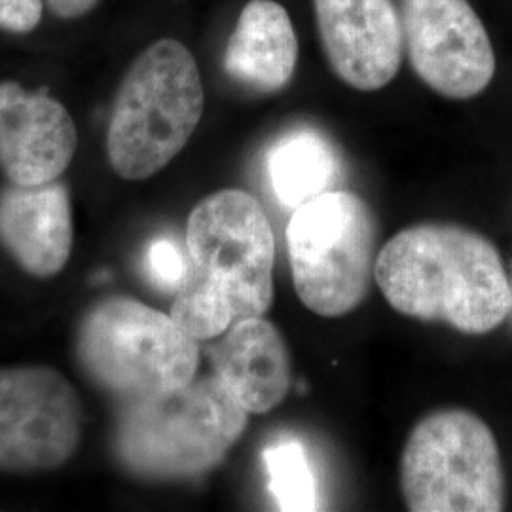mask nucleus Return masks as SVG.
Instances as JSON below:
<instances>
[{
  "label": "nucleus",
  "instance_id": "nucleus-10",
  "mask_svg": "<svg viewBox=\"0 0 512 512\" xmlns=\"http://www.w3.org/2000/svg\"><path fill=\"white\" fill-rule=\"evenodd\" d=\"M327 63L346 86L378 92L401 71L404 37L395 0H313Z\"/></svg>",
  "mask_w": 512,
  "mask_h": 512
},
{
  "label": "nucleus",
  "instance_id": "nucleus-9",
  "mask_svg": "<svg viewBox=\"0 0 512 512\" xmlns=\"http://www.w3.org/2000/svg\"><path fill=\"white\" fill-rule=\"evenodd\" d=\"M80 403L52 368L0 370V469L48 471L71 458L80 440Z\"/></svg>",
  "mask_w": 512,
  "mask_h": 512
},
{
  "label": "nucleus",
  "instance_id": "nucleus-2",
  "mask_svg": "<svg viewBox=\"0 0 512 512\" xmlns=\"http://www.w3.org/2000/svg\"><path fill=\"white\" fill-rule=\"evenodd\" d=\"M188 272L171 317L196 340H213L274 302L275 239L264 207L243 190H220L186 226Z\"/></svg>",
  "mask_w": 512,
  "mask_h": 512
},
{
  "label": "nucleus",
  "instance_id": "nucleus-7",
  "mask_svg": "<svg viewBox=\"0 0 512 512\" xmlns=\"http://www.w3.org/2000/svg\"><path fill=\"white\" fill-rule=\"evenodd\" d=\"M198 340L162 311L129 298L95 306L80 330V357L97 382L126 397L177 389L196 378Z\"/></svg>",
  "mask_w": 512,
  "mask_h": 512
},
{
  "label": "nucleus",
  "instance_id": "nucleus-17",
  "mask_svg": "<svg viewBox=\"0 0 512 512\" xmlns=\"http://www.w3.org/2000/svg\"><path fill=\"white\" fill-rule=\"evenodd\" d=\"M147 268L156 287L177 293L188 272L186 249L183 251L175 239L158 238L148 247Z\"/></svg>",
  "mask_w": 512,
  "mask_h": 512
},
{
  "label": "nucleus",
  "instance_id": "nucleus-14",
  "mask_svg": "<svg viewBox=\"0 0 512 512\" xmlns=\"http://www.w3.org/2000/svg\"><path fill=\"white\" fill-rule=\"evenodd\" d=\"M298 37L277 0H249L224 50V71L258 93L281 92L298 65Z\"/></svg>",
  "mask_w": 512,
  "mask_h": 512
},
{
  "label": "nucleus",
  "instance_id": "nucleus-5",
  "mask_svg": "<svg viewBox=\"0 0 512 512\" xmlns=\"http://www.w3.org/2000/svg\"><path fill=\"white\" fill-rule=\"evenodd\" d=\"M294 291L315 315L336 319L363 304L376 281L378 220L355 192L330 190L287 224Z\"/></svg>",
  "mask_w": 512,
  "mask_h": 512
},
{
  "label": "nucleus",
  "instance_id": "nucleus-11",
  "mask_svg": "<svg viewBox=\"0 0 512 512\" xmlns=\"http://www.w3.org/2000/svg\"><path fill=\"white\" fill-rule=\"evenodd\" d=\"M74 148L76 128L61 103L0 82V167L12 183H52L71 164Z\"/></svg>",
  "mask_w": 512,
  "mask_h": 512
},
{
  "label": "nucleus",
  "instance_id": "nucleus-12",
  "mask_svg": "<svg viewBox=\"0 0 512 512\" xmlns=\"http://www.w3.org/2000/svg\"><path fill=\"white\" fill-rule=\"evenodd\" d=\"M222 384L249 414H268L285 401L291 357L281 332L264 317L239 319L207 349Z\"/></svg>",
  "mask_w": 512,
  "mask_h": 512
},
{
  "label": "nucleus",
  "instance_id": "nucleus-13",
  "mask_svg": "<svg viewBox=\"0 0 512 512\" xmlns=\"http://www.w3.org/2000/svg\"><path fill=\"white\" fill-rule=\"evenodd\" d=\"M0 241L38 277L63 270L73 247L71 202L63 184H14L0 194Z\"/></svg>",
  "mask_w": 512,
  "mask_h": 512
},
{
  "label": "nucleus",
  "instance_id": "nucleus-3",
  "mask_svg": "<svg viewBox=\"0 0 512 512\" xmlns=\"http://www.w3.org/2000/svg\"><path fill=\"white\" fill-rule=\"evenodd\" d=\"M249 412L219 376L128 397L116 429L122 463L150 478H188L213 469L247 427Z\"/></svg>",
  "mask_w": 512,
  "mask_h": 512
},
{
  "label": "nucleus",
  "instance_id": "nucleus-6",
  "mask_svg": "<svg viewBox=\"0 0 512 512\" xmlns=\"http://www.w3.org/2000/svg\"><path fill=\"white\" fill-rule=\"evenodd\" d=\"M401 490L412 512L503 511L505 475L492 429L461 408L421 418L404 444Z\"/></svg>",
  "mask_w": 512,
  "mask_h": 512
},
{
  "label": "nucleus",
  "instance_id": "nucleus-16",
  "mask_svg": "<svg viewBox=\"0 0 512 512\" xmlns=\"http://www.w3.org/2000/svg\"><path fill=\"white\" fill-rule=\"evenodd\" d=\"M262 461L268 473L270 494L281 511L319 509L317 480L306 448L298 440H279L264 448Z\"/></svg>",
  "mask_w": 512,
  "mask_h": 512
},
{
  "label": "nucleus",
  "instance_id": "nucleus-18",
  "mask_svg": "<svg viewBox=\"0 0 512 512\" xmlns=\"http://www.w3.org/2000/svg\"><path fill=\"white\" fill-rule=\"evenodd\" d=\"M42 19V0H0V29L31 33Z\"/></svg>",
  "mask_w": 512,
  "mask_h": 512
},
{
  "label": "nucleus",
  "instance_id": "nucleus-4",
  "mask_svg": "<svg viewBox=\"0 0 512 512\" xmlns=\"http://www.w3.org/2000/svg\"><path fill=\"white\" fill-rule=\"evenodd\" d=\"M203 105L192 52L173 38L150 44L129 67L114 101L107 135L112 169L128 181L162 171L200 126Z\"/></svg>",
  "mask_w": 512,
  "mask_h": 512
},
{
  "label": "nucleus",
  "instance_id": "nucleus-8",
  "mask_svg": "<svg viewBox=\"0 0 512 512\" xmlns=\"http://www.w3.org/2000/svg\"><path fill=\"white\" fill-rule=\"evenodd\" d=\"M401 21L410 65L427 88L467 101L492 84L494 44L469 0H401Z\"/></svg>",
  "mask_w": 512,
  "mask_h": 512
},
{
  "label": "nucleus",
  "instance_id": "nucleus-19",
  "mask_svg": "<svg viewBox=\"0 0 512 512\" xmlns=\"http://www.w3.org/2000/svg\"><path fill=\"white\" fill-rule=\"evenodd\" d=\"M57 18L74 19L86 16L101 0H46Z\"/></svg>",
  "mask_w": 512,
  "mask_h": 512
},
{
  "label": "nucleus",
  "instance_id": "nucleus-1",
  "mask_svg": "<svg viewBox=\"0 0 512 512\" xmlns=\"http://www.w3.org/2000/svg\"><path fill=\"white\" fill-rule=\"evenodd\" d=\"M376 283L393 310L471 336L497 329L512 310L494 243L458 224L423 222L395 234L376 258Z\"/></svg>",
  "mask_w": 512,
  "mask_h": 512
},
{
  "label": "nucleus",
  "instance_id": "nucleus-15",
  "mask_svg": "<svg viewBox=\"0 0 512 512\" xmlns=\"http://www.w3.org/2000/svg\"><path fill=\"white\" fill-rule=\"evenodd\" d=\"M268 175L277 202L294 211L336 190L340 162L329 139L313 129H298L281 137L270 150Z\"/></svg>",
  "mask_w": 512,
  "mask_h": 512
}]
</instances>
